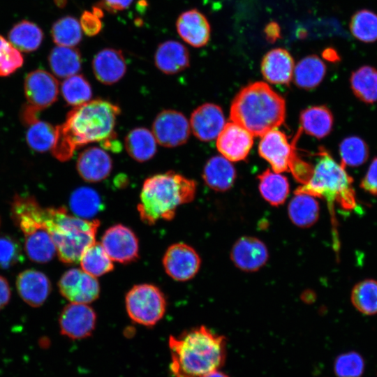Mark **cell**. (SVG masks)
Instances as JSON below:
<instances>
[{
    "label": "cell",
    "mask_w": 377,
    "mask_h": 377,
    "mask_svg": "<svg viewBox=\"0 0 377 377\" xmlns=\"http://www.w3.org/2000/svg\"><path fill=\"white\" fill-rule=\"evenodd\" d=\"M121 113L117 105L96 99L74 107L65 121L56 126L53 156L66 161L78 148L87 144L102 142L114 135L117 117Z\"/></svg>",
    "instance_id": "6da1fadb"
},
{
    "label": "cell",
    "mask_w": 377,
    "mask_h": 377,
    "mask_svg": "<svg viewBox=\"0 0 377 377\" xmlns=\"http://www.w3.org/2000/svg\"><path fill=\"white\" fill-rule=\"evenodd\" d=\"M226 339L205 326L170 336V370L174 377H203L218 370L226 359Z\"/></svg>",
    "instance_id": "7a4b0ae2"
},
{
    "label": "cell",
    "mask_w": 377,
    "mask_h": 377,
    "mask_svg": "<svg viewBox=\"0 0 377 377\" xmlns=\"http://www.w3.org/2000/svg\"><path fill=\"white\" fill-rule=\"evenodd\" d=\"M230 117L253 136H263L283 123L285 100L265 82L251 83L234 98Z\"/></svg>",
    "instance_id": "3957f363"
},
{
    "label": "cell",
    "mask_w": 377,
    "mask_h": 377,
    "mask_svg": "<svg viewBox=\"0 0 377 377\" xmlns=\"http://www.w3.org/2000/svg\"><path fill=\"white\" fill-rule=\"evenodd\" d=\"M196 182L174 171L151 176L143 183L138 211L141 220L153 225L160 219L170 221L177 207L193 200Z\"/></svg>",
    "instance_id": "277c9868"
},
{
    "label": "cell",
    "mask_w": 377,
    "mask_h": 377,
    "mask_svg": "<svg viewBox=\"0 0 377 377\" xmlns=\"http://www.w3.org/2000/svg\"><path fill=\"white\" fill-rule=\"evenodd\" d=\"M43 219L60 260L66 264L79 263L84 250L96 242L98 220L71 216L64 207H43Z\"/></svg>",
    "instance_id": "5b68a950"
},
{
    "label": "cell",
    "mask_w": 377,
    "mask_h": 377,
    "mask_svg": "<svg viewBox=\"0 0 377 377\" xmlns=\"http://www.w3.org/2000/svg\"><path fill=\"white\" fill-rule=\"evenodd\" d=\"M317 156L318 159L311 179L299 186L295 193H306L325 199L333 219L335 202L345 210L357 207L353 179L346 167L338 163L325 148L320 147Z\"/></svg>",
    "instance_id": "8992f818"
},
{
    "label": "cell",
    "mask_w": 377,
    "mask_h": 377,
    "mask_svg": "<svg viewBox=\"0 0 377 377\" xmlns=\"http://www.w3.org/2000/svg\"><path fill=\"white\" fill-rule=\"evenodd\" d=\"M26 103L21 112L22 123L27 126L38 119V113L54 103L59 94L55 77L42 69L28 73L24 83Z\"/></svg>",
    "instance_id": "52a82bcc"
},
{
    "label": "cell",
    "mask_w": 377,
    "mask_h": 377,
    "mask_svg": "<svg viewBox=\"0 0 377 377\" xmlns=\"http://www.w3.org/2000/svg\"><path fill=\"white\" fill-rule=\"evenodd\" d=\"M127 313L135 323L153 326L165 312L166 301L163 293L151 284L134 286L126 294Z\"/></svg>",
    "instance_id": "ba28073f"
},
{
    "label": "cell",
    "mask_w": 377,
    "mask_h": 377,
    "mask_svg": "<svg viewBox=\"0 0 377 377\" xmlns=\"http://www.w3.org/2000/svg\"><path fill=\"white\" fill-rule=\"evenodd\" d=\"M190 130L186 117L174 110L161 111L152 124V133L156 142L165 147H175L185 144L189 138Z\"/></svg>",
    "instance_id": "9c48e42d"
},
{
    "label": "cell",
    "mask_w": 377,
    "mask_h": 377,
    "mask_svg": "<svg viewBox=\"0 0 377 377\" xmlns=\"http://www.w3.org/2000/svg\"><path fill=\"white\" fill-rule=\"evenodd\" d=\"M300 129L292 144L289 143L284 133L276 128L262 136L258 146L260 156L272 166L274 172L280 173L289 171L290 162L295 149V142L300 135Z\"/></svg>",
    "instance_id": "30bf717a"
},
{
    "label": "cell",
    "mask_w": 377,
    "mask_h": 377,
    "mask_svg": "<svg viewBox=\"0 0 377 377\" xmlns=\"http://www.w3.org/2000/svg\"><path fill=\"white\" fill-rule=\"evenodd\" d=\"M101 244L112 261L128 263L138 258V239L130 228L121 224L109 228Z\"/></svg>",
    "instance_id": "8fae6325"
},
{
    "label": "cell",
    "mask_w": 377,
    "mask_h": 377,
    "mask_svg": "<svg viewBox=\"0 0 377 377\" xmlns=\"http://www.w3.org/2000/svg\"><path fill=\"white\" fill-rule=\"evenodd\" d=\"M199 255L191 246L177 243L170 246L163 258L165 272L173 279L185 281L195 276L200 267Z\"/></svg>",
    "instance_id": "7c38bea8"
},
{
    "label": "cell",
    "mask_w": 377,
    "mask_h": 377,
    "mask_svg": "<svg viewBox=\"0 0 377 377\" xmlns=\"http://www.w3.org/2000/svg\"><path fill=\"white\" fill-rule=\"evenodd\" d=\"M61 294L73 303L89 304L96 300L100 293L96 277L80 269L66 272L59 282Z\"/></svg>",
    "instance_id": "4fadbf2b"
},
{
    "label": "cell",
    "mask_w": 377,
    "mask_h": 377,
    "mask_svg": "<svg viewBox=\"0 0 377 377\" xmlns=\"http://www.w3.org/2000/svg\"><path fill=\"white\" fill-rule=\"evenodd\" d=\"M96 321V315L92 308L87 304L71 302L60 315L61 332L72 339H84L91 334Z\"/></svg>",
    "instance_id": "5bb4252c"
},
{
    "label": "cell",
    "mask_w": 377,
    "mask_h": 377,
    "mask_svg": "<svg viewBox=\"0 0 377 377\" xmlns=\"http://www.w3.org/2000/svg\"><path fill=\"white\" fill-rule=\"evenodd\" d=\"M230 259L236 267L246 272H256L267 262V246L258 238L243 236L239 238L230 250Z\"/></svg>",
    "instance_id": "9a60e30c"
},
{
    "label": "cell",
    "mask_w": 377,
    "mask_h": 377,
    "mask_svg": "<svg viewBox=\"0 0 377 377\" xmlns=\"http://www.w3.org/2000/svg\"><path fill=\"white\" fill-rule=\"evenodd\" d=\"M253 137L242 126L233 121L228 122L217 137L216 147L230 161H239L248 156L253 144Z\"/></svg>",
    "instance_id": "2e32d148"
},
{
    "label": "cell",
    "mask_w": 377,
    "mask_h": 377,
    "mask_svg": "<svg viewBox=\"0 0 377 377\" xmlns=\"http://www.w3.org/2000/svg\"><path fill=\"white\" fill-rule=\"evenodd\" d=\"M176 29L180 38L193 47H202L210 40V24L197 8L182 12L176 20Z\"/></svg>",
    "instance_id": "e0dca14e"
},
{
    "label": "cell",
    "mask_w": 377,
    "mask_h": 377,
    "mask_svg": "<svg viewBox=\"0 0 377 377\" xmlns=\"http://www.w3.org/2000/svg\"><path fill=\"white\" fill-rule=\"evenodd\" d=\"M190 126L194 135L202 141L216 138L225 126V117L220 106L205 103L193 110L191 115Z\"/></svg>",
    "instance_id": "ac0fdd59"
},
{
    "label": "cell",
    "mask_w": 377,
    "mask_h": 377,
    "mask_svg": "<svg viewBox=\"0 0 377 377\" xmlns=\"http://www.w3.org/2000/svg\"><path fill=\"white\" fill-rule=\"evenodd\" d=\"M91 66L96 78L107 85L119 82L126 72V63L123 52L112 47L98 51L92 59Z\"/></svg>",
    "instance_id": "d6986e66"
},
{
    "label": "cell",
    "mask_w": 377,
    "mask_h": 377,
    "mask_svg": "<svg viewBox=\"0 0 377 377\" xmlns=\"http://www.w3.org/2000/svg\"><path fill=\"white\" fill-rule=\"evenodd\" d=\"M295 62L290 53L282 47L268 51L263 57L260 70L263 77L274 84H288L293 77Z\"/></svg>",
    "instance_id": "ffe728a7"
},
{
    "label": "cell",
    "mask_w": 377,
    "mask_h": 377,
    "mask_svg": "<svg viewBox=\"0 0 377 377\" xmlns=\"http://www.w3.org/2000/svg\"><path fill=\"white\" fill-rule=\"evenodd\" d=\"M76 168L84 180L98 182L109 176L112 169V161L101 148L91 147L80 154Z\"/></svg>",
    "instance_id": "44dd1931"
},
{
    "label": "cell",
    "mask_w": 377,
    "mask_h": 377,
    "mask_svg": "<svg viewBox=\"0 0 377 377\" xmlns=\"http://www.w3.org/2000/svg\"><path fill=\"white\" fill-rule=\"evenodd\" d=\"M156 67L167 75H174L186 69L190 64L187 47L177 40L161 43L154 54Z\"/></svg>",
    "instance_id": "7402d4cb"
},
{
    "label": "cell",
    "mask_w": 377,
    "mask_h": 377,
    "mask_svg": "<svg viewBox=\"0 0 377 377\" xmlns=\"http://www.w3.org/2000/svg\"><path fill=\"white\" fill-rule=\"evenodd\" d=\"M16 286L22 300L34 307L42 305L51 290L48 278L43 273L34 269L21 272L17 277Z\"/></svg>",
    "instance_id": "603a6c76"
},
{
    "label": "cell",
    "mask_w": 377,
    "mask_h": 377,
    "mask_svg": "<svg viewBox=\"0 0 377 377\" xmlns=\"http://www.w3.org/2000/svg\"><path fill=\"white\" fill-rule=\"evenodd\" d=\"M23 233L25 251L32 261L45 263L53 258L57 252L56 247L45 226L32 227Z\"/></svg>",
    "instance_id": "cb8c5ba5"
},
{
    "label": "cell",
    "mask_w": 377,
    "mask_h": 377,
    "mask_svg": "<svg viewBox=\"0 0 377 377\" xmlns=\"http://www.w3.org/2000/svg\"><path fill=\"white\" fill-rule=\"evenodd\" d=\"M202 178L205 184L216 191H226L234 184L236 171L231 162L223 156H215L206 163Z\"/></svg>",
    "instance_id": "d4e9b609"
},
{
    "label": "cell",
    "mask_w": 377,
    "mask_h": 377,
    "mask_svg": "<svg viewBox=\"0 0 377 377\" xmlns=\"http://www.w3.org/2000/svg\"><path fill=\"white\" fill-rule=\"evenodd\" d=\"M48 62L54 75L66 78L80 71L82 55L75 47L57 45L50 51Z\"/></svg>",
    "instance_id": "484cf974"
},
{
    "label": "cell",
    "mask_w": 377,
    "mask_h": 377,
    "mask_svg": "<svg viewBox=\"0 0 377 377\" xmlns=\"http://www.w3.org/2000/svg\"><path fill=\"white\" fill-rule=\"evenodd\" d=\"M326 73V65L316 54H311L300 60L294 68L295 84L303 89H312L323 80Z\"/></svg>",
    "instance_id": "4316f807"
},
{
    "label": "cell",
    "mask_w": 377,
    "mask_h": 377,
    "mask_svg": "<svg viewBox=\"0 0 377 377\" xmlns=\"http://www.w3.org/2000/svg\"><path fill=\"white\" fill-rule=\"evenodd\" d=\"M301 130L320 139L330 134L333 126V115L324 105L312 106L304 110L300 117Z\"/></svg>",
    "instance_id": "83f0119b"
},
{
    "label": "cell",
    "mask_w": 377,
    "mask_h": 377,
    "mask_svg": "<svg viewBox=\"0 0 377 377\" xmlns=\"http://www.w3.org/2000/svg\"><path fill=\"white\" fill-rule=\"evenodd\" d=\"M319 204L315 197L306 193H295L288 207L289 218L300 228H309L318 219Z\"/></svg>",
    "instance_id": "f1b7e54d"
},
{
    "label": "cell",
    "mask_w": 377,
    "mask_h": 377,
    "mask_svg": "<svg viewBox=\"0 0 377 377\" xmlns=\"http://www.w3.org/2000/svg\"><path fill=\"white\" fill-rule=\"evenodd\" d=\"M125 148L128 155L138 162H145L155 155L156 140L152 132L146 128H135L125 138Z\"/></svg>",
    "instance_id": "f546056e"
},
{
    "label": "cell",
    "mask_w": 377,
    "mask_h": 377,
    "mask_svg": "<svg viewBox=\"0 0 377 377\" xmlns=\"http://www.w3.org/2000/svg\"><path fill=\"white\" fill-rule=\"evenodd\" d=\"M43 36L42 29L29 20H22L15 24L8 34L10 43L23 52L36 51L41 45Z\"/></svg>",
    "instance_id": "4dcf8cb0"
},
{
    "label": "cell",
    "mask_w": 377,
    "mask_h": 377,
    "mask_svg": "<svg viewBox=\"0 0 377 377\" xmlns=\"http://www.w3.org/2000/svg\"><path fill=\"white\" fill-rule=\"evenodd\" d=\"M258 178L260 193L267 202L273 206L285 202L289 194V183L285 176L267 169Z\"/></svg>",
    "instance_id": "1f68e13d"
},
{
    "label": "cell",
    "mask_w": 377,
    "mask_h": 377,
    "mask_svg": "<svg viewBox=\"0 0 377 377\" xmlns=\"http://www.w3.org/2000/svg\"><path fill=\"white\" fill-rule=\"evenodd\" d=\"M352 91L355 96L366 103L377 101V69L363 66L353 71L350 78Z\"/></svg>",
    "instance_id": "d6a6232c"
},
{
    "label": "cell",
    "mask_w": 377,
    "mask_h": 377,
    "mask_svg": "<svg viewBox=\"0 0 377 377\" xmlns=\"http://www.w3.org/2000/svg\"><path fill=\"white\" fill-rule=\"evenodd\" d=\"M69 205L76 216L84 219L94 217L103 207L100 195L87 186L80 187L72 193Z\"/></svg>",
    "instance_id": "836d02e7"
},
{
    "label": "cell",
    "mask_w": 377,
    "mask_h": 377,
    "mask_svg": "<svg viewBox=\"0 0 377 377\" xmlns=\"http://www.w3.org/2000/svg\"><path fill=\"white\" fill-rule=\"evenodd\" d=\"M79 263L84 272L94 277L110 272L114 268L113 261L101 244L96 242L84 250Z\"/></svg>",
    "instance_id": "e575fe53"
},
{
    "label": "cell",
    "mask_w": 377,
    "mask_h": 377,
    "mask_svg": "<svg viewBox=\"0 0 377 377\" xmlns=\"http://www.w3.org/2000/svg\"><path fill=\"white\" fill-rule=\"evenodd\" d=\"M51 36L59 46L75 47L82 38V31L79 20L66 15L58 19L52 26Z\"/></svg>",
    "instance_id": "d590c367"
},
{
    "label": "cell",
    "mask_w": 377,
    "mask_h": 377,
    "mask_svg": "<svg viewBox=\"0 0 377 377\" xmlns=\"http://www.w3.org/2000/svg\"><path fill=\"white\" fill-rule=\"evenodd\" d=\"M351 302L360 313L371 316L377 313V281L365 279L354 286L351 291Z\"/></svg>",
    "instance_id": "8d00e7d4"
},
{
    "label": "cell",
    "mask_w": 377,
    "mask_h": 377,
    "mask_svg": "<svg viewBox=\"0 0 377 377\" xmlns=\"http://www.w3.org/2000/svg\"><path fill=\"white\" fill-rule=\"evenodd\" d=\"M26 139L28 145L38 152L52 150L56 140V126L37 119L27 126Z\"/></svg>",
    "instance_id": "74e56055"
},
{
    "label": "cell",
    "mask_w": 377,
    "mask_h": 377,
    "mask_svg": "<svg viewBox=\"0 0 377 377\" xmlns=\"http://www.w3.org/2000/svg\"><path fill=\"white\" fill-rule=\"evenodd\" d=\"M349 28L356 39L374 43L377 40V14L367 9L360 10L351 17Z\"/></svg>",
    "instance_id": "f35d334b"
},
{
    "label": "cell",
    "mask_w": 377,
    "mask_h": 377,
    "mask_svg": "<svg viewBox=\"0 0 377 377\" xmlns=\"http://www.w3.org/2000/svg\"><path fill=\"white\" fill-rule=\"evenodd\" d=\"M61 89L65 101L74 107L89 101L92 96L89 82L80 74L65 78L61 84Z\"/></svg>",
    "instance_id": "ab89813d"
},
{
    "label": "cell",
    "mask_w": 377,
    "mask_h": 377,
    "mask_svg": "<svg viewBox=\"0 0 377 377\" xmlns=\"http://www.w3.org/2000/svg\"><path fill=\"white\" fill-rule=\"evenodd\" d=\"M339 154L343 166L357 167L367 160L369 148L360 138L350 136L341 142Z\"/></svg>",
    "instance_id": "60d3db41"
},
{
    "label": "cell",
    "mask_w": 377,
    "mask_h": 377,
    "mask_svg": "<svg viewBox=\"0 0 377 377\" xmlns=\"http://www.w3.org/2000/svg\"><path fill=\"white\" fill-rule=\"evenodd\" d=\"M364 368L365 362L363 357L355 351L339 355L336 358L334 365L337 377H362Z\"/></svg>",
    "instance_id": "b9f144b4"
},
{
    "label": "cell",
    "mask_w": 377,
    "mask_h": 377,
    "mask_svg": "<svg viewBox=\"0 0 377 377\" xmlns=\"http://www.w3.org/2000/svg\"><path fill=\"white\" fill-rule=\"evenodd\" d=\"M24 57L8 40L0 35V77L15 73L22 66Z\"/></svg>",
    "instance_id": "7bdbcfd3"
},
{
    "label": "cell",
    "mask_w": 377,
    "mask_h": 377,
    "mask_svg": "<svg viewBox=\"0 0 377 377\" xmlns=\"http://www.w3.org/2000/svg\"><path fill=\"white\" fill-rule=\"evenodd\" d=\"M21 258V248L17 242L8 235L0 236V267H10Z\"/></svg>",
    "instance_id": "ee69618b"
},
{
    "label": "cell",
    "mask_w": 377,
    "mask_h": 377,
    "mask_svg": "<svg viewBox=\"0 0 377 377\" xmlns=\"http://www.w3.org/2000/svg\"><path fill=\"white\" fill-rule=\"evenodd\" d=\"M289 171H291L293 177L298 182L305 184L313 175V166L302 161L296 154L295 149L290 162Z\"/></svg>",
    "instance_id": "f6af8a7d"
},
{
    "label": "cell",
    "mask_w": 377,
    "mask_h": 377,
    "mask_svg": "<svg viewBox=\"0 0 377 377\" xmlns=\"http://www.w3.org/2000/svg\"><path fill=\"white\" fill-rule=\"evenodd\" d=\"M79 22L82 32L88 36L98 35L103 28L101 18L94 15L91 10H84Z\"/></svg>",
    "instance_id": "bcb514c9"
},
{
    "label": "cell",
    "mask_w": 377,
    "mask_h": 377,
    "mask_svg": "<svg viewBox=\"0 0 377 377\" xmlns=\"http://www.w3.org/2000/svg\"><path fill=\"white\" fill-rule=\"evenodd\" d=\"M360 187L369 194L377 195V157L371 161L360 182Z\"/></svg>",
    "instance_id": "7dc6e473"
},
{
    "label": "cell",
    "mask_w": 377,
    "mask_h": 377,
    "mask_svg": "<svg viewBox=\"0 0 377 377\" xmlns=\"http://www.w3.org/2000/svg\"><path fill=\"white\" fill-rule=\"evenodd\" d=\"M133 1V0H100L97 5L103 10L114 13L127 9Z\"/></svg>",
    "instance_id": "c3c4849f"
},
{
    "label": "cell",
    "mask_w": 377,
    "mask_h": 377,
    "mask_svg": "<svg viewBox=\"0 0 377 377\" xmlns=\"http://www.w3.org/2000/svg\"><path fill=\"white\" fill-rule=\"evenodd\" d=\"M263 34L265 40L270 43H274L281 38V27L279 23L275 21H271L266 24L263 29Z\"/></svg>",
    "instance_id": "681fc988"
},
{
    "label": "cell",
    "mask_w": 377,
    "mask_h": 377,
    "mask_svg": "<svg viewBox=\"0 0 377 377\" xmlns=\"http://www.w3.org/2000/svg\"><path fill=\"white\" fill-rule=\"evenodd\" d=\"M10 289L6 279L0 276V310L9 302Z\"/></svg>",
    "instance_id": "f907efd6"
},
{
    "label": "cell",
    "mask_w": 377,
    "mask_h": 377,
    "mask_svg": "<svg viewBox=\"0 0 377 377\" xmlns=\"http://www.w3.org/2000/svg\"><path fill=\"white\" fill-rule=\"evenodd\" d=\"M322 56L324 59L330 61H336L339 59L337 51L332 47L325 49L322 52Z\"/></svg>",
    "instance_id": "816d5d0a"
},
{
    "label": "cell",
    "mask_w": 377,
    "mask_h": 377,
    "mask_svg": "<svg viewBox=\"0 0 377 377\" xmlns=\"http://www.w3.org/2000/svg\"><path fill=\"white\" fill-rule=\"evenodd\" d=\"M91 12L100 18H103L104 16L103 9L97 4L92 7Z\"/></svg>",
    "instance_id": "f5cc1de1"
},
{
    "label": "cell",
    "mask_w": 377,
    "mask_h": 377,
    "mask_svg": "<svg viewBox=\"0 0 377 377\" xmlns=\"http://www.w3.org/2000/svg\"><path fill=\"white\" fill-rule=\"evenodd\" d=\"M203 377H228V376L218 370H215L214 371H212L206 374Z\"/></svg>",
    "instance_id": "db71d44e"
},
{
    "label": "cell",
    "mask_w": 377,
    "mask_h": 377,
    "mask_svg": "<svg viewBox=\"0 0 377 377\" xmlns=\"http://www.w3.org/2000/svg\"><path fill=\"white\" fill-rule=\"evenodd\" d=\"M54 1L56 5L61 8L64 7L66 3V0H54Z\"/></svg>",
    "instance_id": "11a10c76"
}]
</instances>
